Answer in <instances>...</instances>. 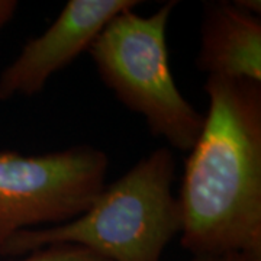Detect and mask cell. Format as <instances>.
Returning <instances> with one entry per match:
<instances>
[{"label":"cell","instance_id":"obj_1","mask_svg":"<svg viewBox=\"0 0 261 261\" xmlns=\"http://www.w3.org/2000/svg\"><path fill=\"white\" fill-rule=\"evenodd\" d=\"M209 108L180 190L193 257L261 254V83L207 75Z\"/></svg>","mask_w":261,"mask_h":261},{"label":"cell","instance_id":"obj_2","mask_svg":"<svg viewBox=\"0 0 261 261\" xmlns=\"http://www.w3.org/2000/svg\"><path fill=\"white\" fill-rule=\"evenodd\" d=\"M174 176L171 149L160 147L105 186L83 215L65 224L19 231L0 247V254L20 255L53 244H75L109 261H161L168 243L181 231Z\"/></svg>","mask_w":261,"mask_h":261},{"label":"cell","instance_id":"obj_3","mask_svg":"<svg viewBox=\"0 0 261 261\" xmlns=\"http://www.w3.org/2000/svg\"><path fill=\"white\" fill-rule=\"evenodd\" d=\"M177 2L164 3L149 16L134 9L112 18L89 48L108 89L132 112L144 116L149 132L173 148L190 151L205 115L180 93L168 64L166 32Z\"/></svg>","mask_w":261,"mask_h":261},{"label":"cell","instance_id":"obj_4","mask_svg":"<svg viewBox=\"0 0 261 261\" xmlns=\"http://www.w3.org/2000/svg\"><path fill=\"white\" fill-rule=\"evenodd\" d=\"M109 159L92 145L42 155L0 152V247L39 225L83 215L105 189Z\"/></svg>","mask_w":261,"mask_h":261},{"label":"cell","instance_id":"obj_5","mask_svg":"<svg viewBox=\"0 0 261 261\" xmlns=\"http://www.w3.org/2000/svg\"><path fill=\"white\" fill-rule=\"evenodd\" d=\"M138 0H70L49 28L29 39L0 74V100L31 97L44 90L51 75L71 64L121 12L134 9Z\"/></svg>","mask_w":261,"mask_h":261},{"label":"cell","instance_id":"obj_6","mask_svg":"<svg viewBox=\"0 0 261 261\" xmlns=\"http://www.w3.org/2000/svg\"><path fill=\"white\" fill-rule=\"evenodd\" d=\"M197 70L261 83V19L233 2L205 3Z\"/></svg>","mask_w":261,"mask_h":261},{"label":"cell","instance_id":"obj_7","mask_svg":"<svg viewBox=\"0 0 261 261\" xmlns=\"http://www.w3.org/2000/svg\"><path fill=\"white\" fill-rule=\"evenodd\" d=\"M16 261H109L99 254L75 244H53L35 251L28 257Z\"/></svg>","mask_w":261,"mask_h":261},{"label":"cell","instance_id":"obj_8","mask_svg":"<svg viewBox=\"0 0 261 261\" xmlns=\"http://www.w3.org/2000/svg\"><path fill=\"white\" fill-rule=\"evenodd\" d=\"M18 9L16 0H0V29L13 19Z\"/></svg>","mask_w":261,"mask_h":261},{"label":"cell","instance_id":"obj_9","mask_svg":"<svg viewBox=\"0 0 261 261\" xmlns=\"http://www.w3.org/2000/svg\"><path fill=\"white\" fill-rule=\"evenodd\" d=\"M218 261H261V254H250V252H231L219 257Z\"/></svg>","mask_w":261,"mask_h":261},{"label":"cell","instance_id":"obj_10","mask_svg":"<svg viewBox=\"0 0 261 261\" xmlns=\"http://www.w3.org/2000/svg\"><path fill=\"white\" fill-rule=\"evenodd\" d=\"M238 8H241L245 12H250L252 15H257L260 16V10H261V3L260 0H237L233 2Z\"/></svg>","mask_w":261,"mask_h":261},{"label":"cell","instance_id":"obj_11","mask_svg":"<svg viewBox=\"0 0 261 261\" xmlns=\"http://www.w3.org/2000/svg\"><path fill=\"white\" fill-rule=\"evenodd\" d=\"M219 257H193L192 261H218Z\"/></svg>","mask_w":261,"mask_h":261}]
</instances>
